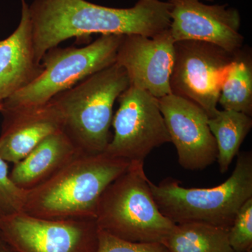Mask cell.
Instances as JSON below:
<instances>
[{
    "instance_id": "6da1fadb",
    "label": "cell",
    "mask_w": 252,
    "mask_h": 252,
    "mask_svg": "<svg viewBox=\"0 0 252 252\" xmlns=\"http://www.w3.org/2000/svg\"><path fill=\"white\" fill-rule=\"evenodd\" d=\"M172 6L160 0H139L133 7L117 9L86 0H34L28 6L34 54H44L63 41L94 34L153 37L170 28Z\"/></svg>"
},
{
    "instance_id": "7a4b0ae2",
    "label": "cell",
    "mask_w": 252,
    "mask_h": 252,
    "mask_svg": "<svg viewBox=\"0 0 252 252\" xmlns=\"http://www.w3.org/2000/svg\"><path fill=\"white\" fill-rule=\"evenodd\" d=\"M130 165L105 152L79 154L45 182L26 190L23 212L50 220H95L101 195Z\"/></svg>"
},
{
    "instance_id": "3957f363",
    "label": "cell",
    "mask_w": 252,
    "mask_h": 252,
    "mask_svg": "<svg viewBox=\"0 0 252 252\" xmlns=\"http://www.w3.org/2000/svg\"><path fill=\"white\" fill-rule=\"evenodd\" d=\"M129 86L125 69L114 63L50 101L62 117V130L81 153L95 155L107 149L113 107Z\"/></svg>"
},
{
    "instance_id": "277c9868",
    "label": "cell",
    "mask_w": 252,
    "mask_h": 252,
    "mask_svg": "<svg viewBox=\"0 0 252 252\" xmlns=\"http://www.w3.org/2000/svg\"><path fill=\"white\" fill-rule=\"evenodd\" d=\"M238 155L229 178L212 188H185L172 178L158 185L150 181L160 212L175 224L198 222L229 230L239 209L252 198V154Z\"/></svg>"
},
{
    "instance_id": "5b68a950",
    "label": "cell",
    "mask_w": 252,
    "mask_h": 252,
    "mask_svg": "<svg viewBox=\"0 0 252 252\" xmlns=\"http://www.w3.org/2000/svg\"><path fill=\"white\" fill-rule=\"evenodd\" d=\"M144 162H130L99 199L96 223L99 230L137 243H162L175 223L159 210L154 200Z\"/></svg>"
},
{
    "instance_id": "8992f818",
    "label": "cell",
    "mask_w": 252,
    "mask_h": 252,
    "mask_svg": "<svg viewBox=\"0 0 252 252\" xmlns=\"http://www.w3.org/2000/svg\"><path fill=\"white\" fill-rule=\"evenodd\" d=\"M124 36L104 34L84 47L49 49L41 59L44 69L40 75L5 99L1 111L42 107L58 94L112 65Z\"/></svg>"
},
{
    "instance_id": "52a82bcc",
    "label": "cell",
    "mask_w": 252,
    "mask_h": 252,
    "mask_svg": "<svg viewBox=\"0 0 252 252\" xmlns=\"http://www.w3.org/2000/svg\"><path fill=\"white\" fill-rule=\"evenodd\" d=\"M95 220H50L24 212L0 217V236L14 252H97Z\"/></svg>"
},
{
    "instance_id": "ba28073f",
    "label": "cell",
    "mask_w": 252,
    "mask_h": 252,
    "mask_svg": "<svg viewBox=\"0 0 252 252\" xmlns=\"http://www.w3.org/2000/svg\"><path fill=\"white\" fill-rule=\"evenodd\" d=\"M114 134L104 152L127 161L144 162L152 150L171 142L158 99L130 86L118 98Z\"/></svg>"
},
{
    "instance_id": "9c48e42d",
    "label": "cell",
    "mask_w": 252,
    "mask_h": 252,
    "mask_svg": "<svg viewBox=\"0 0 252 252\" xmlns=\"http://www.w3.org/2000/svg\"><path fill=\"white\" fill-rule=\"evenodd\" d=\"M234 54L205 41H175L172 94L198 104L209 118L213 117L218 112L220 86Z\"/></svg>"
},
{
    "instance_id": "30bf717a",
    "label": "cell",
    "mask_w": 252,
    "mask_h": 252,
    "mask_svg": "<svg viewBox=\"0 0 252 252\" xmlns=\"http://www.w3.org/2000/svg\"><path fill=\"white\" fill-rule=\"evenodd\" d=\"M158 101L181 166L201 170L216 161L218 150L206 112L198 104L172 94Z\"/></svg>"
},
{
    "instance_id": "8fae6325",
    "label": "cell",
    "mask_w": 252,
    "mask_h": 252,
    "mask_svg": "<svg viewBox=\"0 0 252 252\" xmlns=\"http://www.w3.org/2000/svg\"><path fill=\"white\" fill-rule=\"evenodd\" d=\"M201 1H167L172 6L169 30L175 41H205L231 54L243 48L241 18L238 10L228 8V4L208 5Z\"/></svg>"
},
{
    "instance_id": "7c38bea8",
    "label": "cell",
    "mask_w": 252,
    "mask_h": 252,
    "mask_svg": "<svg viewBox=\"0 0 252 252\" xmlns=\"http://www.w3.org/2000/svg\"><path fill=\"white\" fill-rule=\"evenodd\" d=\"M175 41L170 30L153 36L124 35L116 63L125 69L130 86L159 99L171 94L170 79Z\"/></svg>"
},
{
    "instance_id": "4fadbf2b",
    "label": "cell",
    "mask_w": 252,
    "mask_h": 252,
    "mask_svg": "<svg viewBox=\"0 0 252 252\" xmlns=\"http://www.w3.org/2000/svg\"><path fill=\"white\" fill-rule=\"evenodd\" d=\"M0 157L16 163L41 141L63 129L62 117L51 102L36 108L1 111Z\"/></svg>"
},
{
    "instance_id": "5bb4252c",
    "label": "cell",
    "mask_w": 252,
    "mask_h": 252,
    "mask_svg": "<svg viewBox=\"0 0 252 252\" xmlns=\"http://www.w3.org/2000/svg\"><path fill=\"white\" fill-rule=\"evenodd\" d=\"M22 2L21 22L16 31L0 40V104L26 87L42 72L36 61L28 5Z\"/></svg>"
},
{
    "instance_id": "9a60e30c",
    "label": "cell",
    "mask_w": 252,
    "mask_h": 252,
    "mask_svg": "<svg viewBox=\"0 0 252 252\" xmlns=\"http://www.w3.org/2000/svg\"><path fill=\"white\" fill-rule=\"evenodd\" d=\"M80 153L63 130L58 131L15 163L10 178L20 189L26 191L31 190L45 182Z\"/></svg>"
},
{
    "instance_id": "2e32d148",
    "label": "cell",
    "mask_w": 252,
    "mask_h": 252,
    "mask_svg": "<svg viewBox=\"0 0 252 252\" xmlns=\"http://www.w3.org/2000/svg\"><path fill=\"white\" fill-rule=\"evenodd\" d=\"M218 104L223 109L252 114V57L250 50H240L233 59L220 86Z\"/></svg>"
},
{
    "instance_id": "e0dca14e",
    "label": "cell",
    "mask_w": 252,
    "mask_h": 252,
    "mask_svg": "<svg viewBox=\"0 0 252 252\" xmlns=\"http://www.w3.org/2000/svg\"><path fill=\"white\" fill-rule=\"evenodd\" d=\"M208 126L216 140L220 173L228 171L252 127L251 117L233 110H220L209 118Z\"/></svg>"
},
{
    "instance_id": "ac0fdd59",
    "label": "cell",
    "mask_w": 252,
    "mask_h": 252,
    "mask_svg": "<svg viewBox=\"0 0 252 252\" xmlns=\"http://www.w3.org/2000/svg\"><path fill=\"white\" fill-rule=\"evenodd\" d=\"M162 245L170 252H235L228 230L198 222L176 224Z\"/></svg>"
},
{
    "instance_id": "d6986e66",
    "label": "cell",
    "mask_w": 252,
    "mask_h": 252,
    "mask_svg": "<svg viewBox=\"0 0 252 252\" xmlns=\"http://www.w3.org/2000/svg\"><path fill=\"white\" fill-rule=\"evenodd\" d=\"M228 239L235 252L252 251V198L239 209L228 230Z\"/></svg>"
},
{
    "instance_id": "ffe728a7",
    "label": "cell",
    "mask_w": 252,
    "mask_h": 252,
    "mask_svg": "<svg viewBox=\"0 0 252 252\" xmlns=\"http://www.w3.org/2000/svg\"><path fill=\"white\" fill-rule=\"evenodd\" d=\"M6 162L0 157V217L23 212L26 200V190L11 180Z\"/></svg>"
},
{
    "instance_id": "44dd1931",
    "label": "cell",
    "mask_w": 252,
    "mask_h": 252,
    "mask_svg": "<svg viewBox=\"0 0 252 252\" xmlns=\"http://www.w3.org/2000/svg\"><path fill=\"white\" fill-rule=\"evenodd\" d=\"M97 252H170L162 243H131L99 229Z\"/></svg>"
},
{
    "instance_id": "7402d4cb",
    "label": "cell",
    "mask_w": 252,
    "mask_h": 252,
    "mask_svg": "<svg viewBox=\"0 0 252 252\" xmlns=\"http://www.w3.org/2000/svg\"><path fill=\"white\" fill-rule=\"evenodd\" d=\"M0 252H14L0 236Z\"/></svg>"
},
{
    "instance_id": "603a6c76",
    "label": "cell",
    "mask_w": 252,
    "mask_h": 252,
    "mask_svg": "<svg viewBox=\"0 0 252 252\" xmlns=\"http://www.w3.org/2000/svg\"><path fill=\"white\" fill-rule=\"evenodd\" d=\"M2 110V103L0 104V112Z\"/></svg>"
},
{
    "instance_id": "cb8c5ba5",
    "label": "cell",
    "mask_w": 252,
    "mask_h": 252,
    "mask_svg": "<svg viewBox=\"0 0 252 252\" xmlns=\"http://www.w3.org/2000/svg\"><path fill=\"white\" fill-rule=\"evenodd\" d=\"M250 252H252V251H250Z\"/></svg>"
}]
</instances>
